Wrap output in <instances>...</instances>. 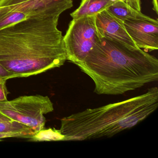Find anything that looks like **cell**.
Here are the masks:
<instances>
[{"label":"cell","instance_id":"6da1fadb","mask_svg":"<svg viewBox=\"0 0 158 158\" xmlns=\"http://www.w3.org/2000/svg\"><path fill=\"white\" fill-rule=\"evenodd\" d=\"M60 16L30 18L0 30V64L16 78L63 65L67 56Z\"/></svg>","mask_w":158,"mask_h":158},{"label":"cell","instance_id":"7a4b0ae2","mask_svg":"<svg viewBox=\"0 0 158 158\" xmlns=\"http://www.w3.org/2000/svg\"><path fill=\"white\" fill-rule=\"evenodd\" d=\"M76 65L93 80L98 95H123L158 79L156 57L137 47L105 38Z\"/></svg>","mask_w":158,"mask_h":158},{"label":"cell","instance_id":"3957f363","mask_svg":"<svg viewBox=\"0 0 158 158\" xmlns=\"http://www.w3.org/2000/svg\"><path fill=\"white\" fill-rule=\"evenodd\" d=\"M158 107V88L123 101L87 109L61 119L63 141H83L111 137L130 129L153 113Z\"/></svg>","mask_w":158,"mask_h":158},{"label":"cell","instance_id":"277c9868","mask_svg":"<svg viewBox=\"0 0 158 158\" xmlns=\"http://www.w3.org/2000/svg\"><path fill=\"white\" fill-rule=\"evenodd\" d=\"M53 110V103L48 96H23L12 100L0 101V114L27 126L37 133L44 128L45 114Z\"/></svg>","mask_w":158,"mask_h":158},{"label":"cell","instance_id":"5b68a950","mask_svg":"<svg viewBox=\"0 0 158 158\" xmlns=\"http://www.w3.org/2000/svg\"><path fill=\"white\" fill-rule=\"evenodd\" d=\"M95 18L93 15L71 21L63 36L67 60L75 64L82 62L100 40Z\"/></svg>","mask_w":158,"mask_h":158},{"label":"cell","instance_id":"8992f818","mask_svg":"<svg viewBox=\"0 0 158 158\" xmlns=\"http://www.w3.org/2000/svg\"><path fill=\"white\" fill-rule=\"evenodd\" d=\"M73 6V0H2L0 12H17L28 19L60 15Z\"/></svg>","mask_w":158,"mask_h":158},{"label":"cell","instance_id":"52a82bcc","mask_svg":"<svg viewBox=\"0 0 158 158\" xmlns=\"http://www.w3.org/2000/svg\"><path fill=\"white\" fill-rule=\"evenodd\" d=\"M123 22L127 32L137 47L149 51L158 50V20L149 17Z\"/></svg>","mask_w":158,"mask_h":158},{"label":"cell","instance_id":"ba28073f","mask_svg":"<svg viewBox=\"0 0 158 158\" xmlns=\"http://www.w3.org/2000/svg\"><path fill=\"white\" fill-rule=\"evenodd\" d=\"M95 23L101 38H105L117 40L137 47L127 32L124 22L116 18L107 10L96 15Z\"/></svg>","mask_w":158,"mask_h":158},{"label":"cell","instance_id":"9c48e42d","mask_svg":"<svg viewBox=\"0 0 158 158\" xmlns=\"http://www.w3.org/2000/svg\"><path fill=\"white\" fill-rule=\"evenodd\" d=\"M114 2L110 0H82L79 7L71 14L73 19L96 15L107 10Z\"/></svg>","mask_w":158,"mask_h":158},{"label":"cell","instance_id":"30bf717a","mask_svg":"<svg viewBox=\"0 0 158 158\" xmlns=\"http://www.w3.org/2000/svg\"><path fill=\"white\" fill-rule=\"evenodd\" d=\"M113 15L121 21L137 20V19H148L149 16L142 14L130 7L123 2H114L108 9Z\"/></svg>","mask_w":158,"mask_h":158},{"label":"cell","instance_id":"8fae6325","mask_svg":"<svg viewBox=\"0 0 158 158\" xmlns=\"http://www.w3.org/2000/svg\"><path fill=\"white\" fill-rule=\"evenodd\" d=\"M36 133L30 127L16 121L10 120L0 123V133L22 134L25 135L27 139H31Z\"/></svg>","mask_w":158,"mask_h":158},{"label":"cell","instance_id":"7c38bea8","mask_svg":"<svg viewBox=\"0 0 158 158\" xmlns=\"http://www.w3.org/2000/svg\"><path fill=\"white\" fill-rule=\"evenodd\" d=\"M27 19V17L21 13L0 12V30Z\"/></svg>","mask_w":158,"mask_h":158},{"label":"cell","instance_id":"4fadbf2b","mask_svg":"<svg viewBox=\"0 0 158 158\" xmlns=\"http://www.w3.org/2000/svg\"><path fill=\"white\" fill-rule=\"evenodd\" d=\"M64 136L60 130L55 129L42 130L36 133L31 139L36 141H63Z\"/></svg>","mask_w":158,"mask_h":158},{"label":"cell","instance_id":"5bb4252c","mask_svg":"<svg viewBox=\"0 0 158 158\" xmlns=\"http://www.w3.org/2000/svg\"><path fill=\"white\" fill-rule=\"evenodd\" d=\"M7 80L4 78H0V101H1L7 100L8 91L6 85Z\"/></svg>","mask_w":158,"mask_h":158},{"label":"cell","instance_id":"9a60e30c","mask_svg":"<svg viewBox=\"0 0 158 158\" xmlns=\"http://www.w3.org/2000/svg\"><path fill=\"white\" fill-rule=\"evenodd\" d=\"M123 2L133 9L141 11L140 0H123Z\"/></svg>","mask_w":158,"mask_h":158},{"label":"cell","instance_id":"2e32d148","mask_svg":"<svg viewBox=\"0 0 158 158\" xmlns=\"http://www.w3.org/2000/svg\"><path fill=\"white\" fill-rule=\"evenodd\" d=\"M0 78H4L8 80L11 78H16V77L13 74L7 71L0 64Z\"/></svg>","mask_w":158,"mask_h":158},{"label":"cell","instance_id":"e0dca14e","mask_svg":"<svg viewBox=\"0 0 158 158\" xmlns=\"http://www.w3.org/2000/svg\"><path fill=\"white\" fill-rule=\"evenodd\" d=\"M11 137L27 138V137L25 135L22 134H3V133H0V140L2 139Z\"/></svg>","mask_w":158,"mask_h":158},{"label":"cell","instance_id":"ac0fdd59","mask_svg":"<svg viewBox=\"0 0 158 158\" xmlns=\"http://www.w3.org/2000/svg\"><path fill=\"white\" fill-rule=\"evenodd\" d=\"M153 10L156 13H158V0H152Z\"/></svg>","mask_w":158,"mask_h":158},{"label":"cell","instance_id":"d6986e66","mask_svg":"<svg viewBox=\"0 0 158 158\" xmlns=\"http://www.w3.org/2000/svg\"><path fill=\"white\" fill-rule=\"evenodd\" d=\"M10 120L7 117L3 116L2 114H0V123L1 122H7V121H10Z\"/></svg>","mask_w":158,"mask_h":158},{"label":"cell","instance_id":"ffe728a7","mask_svg":"<svg viewBox=\"0 0 158 158\" xmlns=\"http://www.w3.org/2000/svg\"><path fill=\"white\" fill-rule=\"evenodd\" d=\"M110 1L113 2H123V0H110Z\"/></svg>","mask_w":158,"mask_h":158},{"label":"cell","instance_id":"44dd1931","mask_svg":"<svg viewBox=\"0 0 158 158\" xmlns=\"http://www.w3.org/2000/svg\"><path fill=\"white\" fill-rule=\"evenodd\" d=\"M2 0H0V2H1L2 1Z\"/></svg>","mask_w":158,"mask_h":158}]
</instances>
